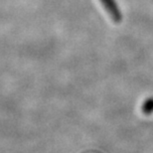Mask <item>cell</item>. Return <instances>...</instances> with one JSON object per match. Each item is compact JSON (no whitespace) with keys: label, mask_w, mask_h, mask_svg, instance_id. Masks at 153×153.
Wrapping results in <instances>:
<instances>
[{"label":"cell","mask_w":153,"mask_h":153,"mask_svg":"<svg viewBox=\"0 0 153 153\" xmlns=\"http://www.w3.org/2000/svg\"><path fill=\"white\" fill-rule=\"evenodd\" d=\"M102 4L105 6L106 12L109 14V16L114 22L118 23L121 21V13L114 2V0H100Z\"/></svg>","instance_id":"1"},{"label":"cell","mask_w":153,"mask_h":153,"mask_svg":"<svg viewBox=\"0 0 153 153\" xmlns=\"http://www.w3.org/2000/svg\"><path fill=\"white\" fill-rule=\"evenodd\" d=\"M141 111L146 115L153 114V97H149V99H147L143 102L141 106Z\"/></svg>","instance_id":"2"}]
</instances>
